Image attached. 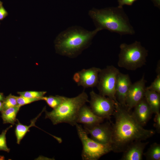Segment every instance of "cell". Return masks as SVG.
Segmentation results:
<instances>
[{
	"label": "cell",
	"mask_w": 160,
	"mask_h": 160,
	"mask_svg": "<svg viewBox=\"0 0 160 160\" xmlns=\"http://www.w3.org/2000/svg\"><path fill=\"white\" fill-rule=\"evenodd\" d=\"M42 100V98H30L20 96H17V102L18 105L21 106L33 102Z\"/></svg>",
	"instance_id": "cell-25"
},
{
	"label": "cell",
	"mask_w": 160,
	"mask_h": 160,
	"mask_svg": "<svg viewBox=\"0 0 160 160\" xmlns=\"http://www.w3.org/2000/svg\"><path fill=\"white\" fill-rule=\"evenodd\" d=\"M155 6L159 8L160 0H152Z\"/></svg>",
	"instance_id": "cell-29"
},
{
	"label": "cell",
	"mask_w": 160,
	"mask_h": 160,
	"mask_svg": "<svg viewBox=\"0 0 160 160\" xmlns=\"http://www.w3.org/2000/svg\"><path fill=\"white\" fill-rule=\"evenodd\" d=\"M90 108L96 115L104 119H110L115 109L116 102L106 96L96 93L92 90L90 92Z\"/></svg>",
	"instance_id": "cell-8"
},
{
	"label": "cell",
	"mask_w": 160,
	"mask_h": 160,
	"mask_svg": "<svg viewBox=\"0 0 160 160\" xmlns=\"http://www.w3.org/2000/svg\"><path fill=\"white\" fill-rule=\"evenodd\" d=\"M148 142L137 141L131 143L123 152L122 160H141L143 152Z\"/></svg>",
	"instance_id": "cell-14"
},
{
	"label": "cell",
	"mask_w": 160,
	"mask_h": 160,
	"mask_svg": "<svg viewBox=\"0 0 160 160\" xmlns=\"http://www.w3.org/2000/svg\"><path fill=\"white\" fill-rule=\"evenodd\" d=\"M84 129L91 138L100 143L111 144V142L112 130V126L108 122L102 123L94 126Z\"/></svg>",
	"instance_id": "cell-9"
},
{
	"label": "cell",
	"mask_w": 160,
	"mask_h": 160,
	"mask_svg": "<svg viewBox=\"0 0 160 160\" xmlns=\"http://www.w3.org/2000/svg\"><path fill=\"white\" fill-rule=\"evenodd\" d=\"M4 99L3 95L2 94L0 93V101H3Z\"/></svg>",
	"instance_id": "cell-30"
},
{
	"label": "cell",
	"mask_w": 160,
	"mask_h": 160,
	"mask_svg": "<svg viewBox=\"0 0 160 160\" xmlns=\"http://www.w3.org/2000/svg\"><path fill=\"white\" fill-rule=\"evenodd\" d=\"M160 63H158L156 68L157 74L156 77L152 83L151 85L146 88L150 90L155 91L160 94Z\"/></svg>",
	"instance_id": "cell-21"
},
{
	"label": "cell",
	"mask_w": 160,
	"mask_h": 160,
	"mask_svg": "<svg viewBox=\"0 0 160 160\" xmlns=\"http://www.w3.org/2000/svg\"><path fill=\"white\" fill-rule=\"evenodd\" d=\"M104 119L95 115L89 107L85 104L80 108L76 119L77 123H81L84 127H91L103 122Z\"/></svg>",
	"instance_id": "cell-13"
},
{
	"label": "cell",
	"mask_w": 160,
	"mask_h": 160,
	"mask_svg": "<svg viewBox=\"0 0 160 160\" xmlns=\"http://www.w3.org/2000/svg\"><path fill=\"white\" fill-rule=\"evenodd\" d=\"M89 101L88 96L84 91L74 97H65L62 103L51 111L44 110L45 119H50L54 125L66 123L75 126L77 123L76 119L80 109Z\"/></svg>",
	"instance_id": "cell-4"
},
{
	"label": "cell",
	"mask_w": 160,
	"mask_h": 160,
	"mask_svg": "<svg viewBox=\"0 0 160 160\" xmlns=\"http://www.w3.org/2000/svg\"><path fill=\"white\" fill-rule=\"evenodd\" d=\"M3 110L2 102L0 101V111H1Z\"/></svg>",
	"instance_id": "cell-31"
},
{
	"label": "cell",
	"mask_w": 160,
	"mask_h": 160,
	"mask_svg": "<svg viewBox=\"0 0 160 160\" xmlns=\"http://www.w3.org/2000/svg\"><path fill=\"white\" fill-rule=\"evenodd\" d=\"M119 70L113 65L101 69L96 86L100 95L117 102L116 97V87Z\"/></svg>",
	"instance_id": "cell-7"
},
{
	"label": "cell",
	"mask_w": 160,
	"mask_h": 160,
	"mask_svg": "<svg viewBox=\"0 0 160 160\" xmlns=\"http://www.w3.org/2000/svg\"><path fill=\"white\" fill-rule=\"evenodd\" d=\"M20 107L18 105L2 110L1 111V117L3 123L14 125L17 121L16 115Z\"/></svg>",
	"instance_id": "cell-18"
},
{
	"label": "cell",
	"mask_w": 160,
	"mask_h": 160,
	"mask_svg": "<svg viewBox=\"0 0 160 160\" xmlns=\"http://www.w3.org/2000/svg\"><path fill=\"white\" fill-rule=\"evenodd\" d=\"M132 84L129 75L119 72L118 75L116 84V97L118 103L122 106L127 108V95Z\"/></svg>",
	"instance_id": "cell-12"
},
{
	"label": "cell",
	"mask_w": 160,
	"mask_h": 160,
	"mask_svg": "<svg viewBox=\"0 0 160 160\" xmlns=\"http://www.w3.org/2000/svg\"><path fill=\"white\" fill-rule=\"evenodd\" d=\"M113 115L115 122L112 126V151L123 152L132 142L145 140L153 135V129H144L135 119L130 111L116 102Z\"/></svg>",
	"instance_id": "cell-1"
},
{
	"label": "cell",
	"mask_w": 160,
	"mask_h": 160,
	"mask_svg": "<svg viewBox=\"0 0 160 160\" xmlns=\"http://www.w3.org/2000/svg\"><path fill=\"white\" fill-rule=\"evenodd\" d=\"M12 127V125H10L3 130L0 135V151L7 152H9L10 149L8 147L7 145L6 135L8 130Z\"/></svg>",
	"instance_id": "cell-24"
},
{
	"label": "cell",
	"mask_w": 160,
	"mask_h": 160,
	"mask_svg": "<svg viewBox=\"0 0 160 160\" xmlns=\"http://www.w3.org/2000/svg\"><path fill=\"white\" fill-rule=\"evenodd\" d=\"M144 97L152 113L159 112L160 94L146 88Z\"/></svg>",
	"instance_id": "cell-16"
},
{
	"label": "cell",
	"mask_w": 160,
	"mask_h": 160,
	"mask_svg": "<svg viewBox=\"0 0 160 160\" xmlns=\"http://www.w3.org/2000/svg\"><path fill=\"white\" fill-rule=\"evenodd\" d=\"M134 108L132 113L133 116L141 125H144L150 119L153 113L145 97Z\"/></svg>",
	"instance_id": "cell-15"
},
{
	"label": "cell",
	"mask_w": 160,
	"mask_h": 160,
	"mask_svg": "<svg viewBox=\"0 0 160 160\" xmlns=\"http://www.w3.org/2000/svg\"><path fill=\"white\" fill-rule=\"evenodd\" d=\"M147 159L160 160V145L156 143L152 144L145 153Z\"/></svg>",
	"instance_id": "cell-19"
},
{
	"label": "cell",
	"mask_w": 160,
	"mask_h": 160,
	"mask_svg": "<svg viewBox=\"0 0 160 160\" xmlns=\"http://www.w3.org/2000/svg\"><path fill=\"white\" fill-rule=\"evenodd\" d=\"M137 0H118V7H122V6L125 5H132L133 3Z\"/></svg>",
	"instance_id": "cell-27"
},
{
	"label": "cell",
	"mask_w": 160,
	"mask_h": 160,
	"mask_svg": "<svg viewBox=\"0 0 160 160\" xmlns=\"http://www.w3.org/2000/svg\"><path fill=\"white\" fill-rule=\"evenodd\" d=\"M47 93L46 91H26L18 92L20 96L30 98H41Z\"/></svg>",
	"instance_id": "cell-23"
},
{
	"label": "cell",
	"mask_w": 160,
	"mask_h": 160,
	"mask_svg": "<svg viewBox=\"0 0 160 160\" xmlns=\"http://www.w3.org/2000/svg\"><path fill=\"white\" fill-rule=\"evenodd\" d=\"M100 70V68L95 67L82 69L75 73L73 79L78 86L85 88L96 87Z\"/></svg>",
	"instance_id": "cell-10"
},
{
	"label": "cell",
	"mask_w": 160,
	"mask_h": 160,
	"mask_svg": "<svg viewBox=\"0 0 160 160\" xmlns=\"http://www.w3.org/2000/svg\"><path fill=\"white\" fill-rule=\"evenodd\" d=\"M44 109L45 108L43 109L42 112L38 116L31 121V124L29 126L22 124L18 119H17V123L16 124L15 132L17 138V144H20L21 140L23 139L26 133L28 132L29 131V129L30 127L35 126V124L36 121L41 116Z\"/></svg>",
	"instance_id": "cell-17"
},
{
	"label": "cell",
	"mask_w": 160,
	"mask_h": 160,
	"mask_svg": "<svg viewBox=\"0 0 160 160\" xmlns=\"http://www.w3.org/2000/svg\"><path fill=\"white\" fill-rule=\"evenodd\" d=\"M8 13L2 5L0 6V20H3L7 15Z\"/></svg>",
	"instance_id": "cell-28"
},
{
	"label": "cell",
	"mask_w": 160,
	"mask_h": 160,
	"mask_svg": "<svg viewBox=\"0 0 160 160\" xmlns=\"http://www.w3.org/2000/svg\"><path fill=\"white\" fill-rule=\"evenodd\" d=\"M145 75L139 80L132 84L128 91L126 100L127 108L130 110L144 97L146 89Z\"/></svg>",
	"instance_id": "cell-11"
},
{
	"label": "cell",
	"mask_w": 160,
	"mask_h": 160,
	"mask_svg": "<svg viewBox=\"0 0 160 160\" xmlns=\"http://www.w3.org/2000/svg\"><path fill=\"white\" fill-rule=\"evenodd\" d=\"M118 66L127 70L135 71L144 65L148 51L140 42L130 44L122 43L120 46Z\"/></svg>",
	"instance_id": "cell-5"
},
{
	"label": "cell",
	"mask_w": 160,
	"mask_h": 160,
	"mask_svg": "<svg viewBox=\"0 0 160 160\" xmlns=\"http://www.w3.org/2000/svg\"><path fill=\"white\" fill-rule=\"evenodd\" d=\"M155 114L154 118V126L156 129L157 131L159 132L160 131V113L159 112Z\"/></svg>",
	"instance_id": "cell-26"
},
{
	"label": "cell",
	"mask_w": 160,
	"mask_h": 160,
	"mask_svg": "<svg viewBox=\"0 0 160 160\" xmlns=\"http://www.w3.org/2000/svg\"><path fill=\"white\" fill-rule=\"evenodd\" d=\"M96 28L106 29L122 35H133L135 31L123 7H110L101 9L93 8L88 12Z\"/></svg>",
	"instance_id": "cell-3"
},
{
	"label": "cell",
	"mask_w": 160,
	"mask_h": 160,
	"mask_svg": "<svg viewBox=\"0 0 160 160\" xmlns=\"http://www.w3.org/2000/svg\"><path fill=\"white\" fill-rule=\"evenodd\" d=\"M65 97L60 95L43 96L42 100L46 101L48 105L52 108L55 109L63 101Z\"/></svg>",
	"instance_id": "cell-20"
},
{
	"label": "cell",
	"mask_w": 160,
	"mask_h": 160,
	"mask_svg": "<svg viewBox=\"0 0 160 160\" xmlns=\"http://www.w3.org/2000/svg\"><path fill=\"white\" fill-rule=\"evenodd\" d=\"M99 28L88 31L78 26L70 27L58 34L55 41L56 52L63 56L73 58L79 55L91 44Z\"/></svg>",
	"instance_id": "cell-2"
},
{
	"label": "cell",
	"mask_w": 160,
	"mask_h": 160,
	"mask_svg": "<svg viewBox=\"0 0 160 160\" xmlns=\"http://www.w3.org/2000/svg\"><path fill=\"white\" fill-rule=\"evenodd\" d=\"M75 126L82 145L83 160H97L112 151L111 144H104L95 141L88 137L87 133L81 125L76 123Z\"/></svg>",
	"instance_id": "cell-6"
},
{
	"label": "cell",
	"mask_w": 160,
	"mask_h": 160,
	"mask_svg": "<svg viewBox=\"0 0 160 160\" xmlns=\"http://www.w3.org/2000/svg\"><path fill=\"white\" fill-rule=\"evenodd\" d=\"M2 3L0 1V6L2 5Z\"/></svg>",
	"instance_id": "cell-32"
},
{
	"label": "cell",
	"mask_w": 160,
	"mask_h": 160,
	"mask_svg": "<svg viewBox=\"0 0 160 160\" xmlns=\"http://www.w3.org/2000/svg\"><path fill=\"white\" fill-rule=\"evenodd\" d=\"M17 97V96L10 94L4 98L2 102L3 110L18 105Z\"/></svg>",
	"instance_id": "cell-22"
}]
</instances>
